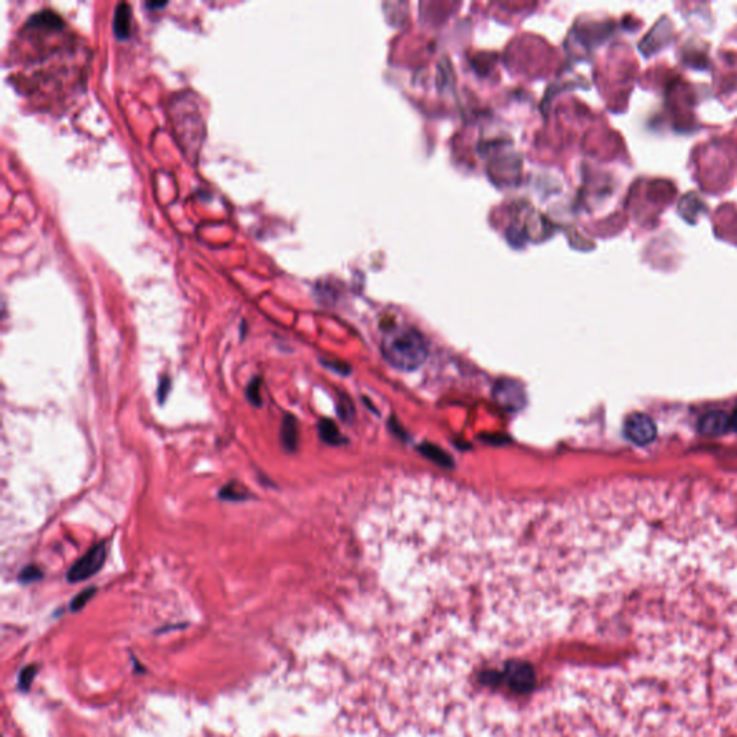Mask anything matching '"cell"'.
I'll use <instances>...</instances> for the list:
<instances>
[{
  "mask_svg": "<svg viewBox=\"0 0 737 737\" xmlns=\"http://www.w3.org/2000/svg\"><path fill=\"white\" fill-rule=\"evenodd\" d=\"M105 557H107L105 542H101V543L93 546L71 566V569L67 573L68 582L78 583V582H82L85 579L97 575L100 572V569L104 566Z\"/></svg>",
  "mask_w": 737,
  "mask_h": 737,
  "instance_id": "obj_2",
  "label": "cell"
},
{
  "mask_svg": "<svg viewBox=\"0 0 737 737\" xmlns=\"http://www.w3.org/2000/svg\"><path fill=\"white\" fill-rule=\"evenodd\" d=\"M729 423H730V419H727V416L724 413L712 412L702 419L700 429L704 433H707V435H717V433H721L727 428Z\"/></svg>",
  "mask_w": 737,
  "mask_h": 737,
  "instance_id": "obj_6",
  "label": "cell"
},
{
  "mask_svg": "<svg viewBox=\"0 0 737 737\" xmlns=\"http://www.w3.org/2000/svg\"><path fill=\"white\" fill-rule=\"evenodd\" d=\"M36 674V668L35 667H26L22 673H21V677H19V685L21 688L26 690L29 688L30 682H32V678L35 677Z\"/></svg>",
  "mask_w": 737,
  "mask_h": 737,
  "instance_id": "obj_13",
  "label": "cell"
},
{
  "mask_svg": "<svg viewBox=\"0 0 737 737\" xmlns=\"http://www.w3.org/2000/svg\"><path fill=\"white\" fill-rule=\"evenodd\" d=\"M171 389V380L168 376H163L160 379V383H159V387H157V398H159V402L160 404H164L168 392Z\"/></svg>",
  "mask_w": 737,
  "mask_h": 737,
  "instance_id": "obj_11",
  "label": "cell"
},
{
  "mask_svg": "<svg viewBox=\"0 0 737 737\" xmlns=\"http://www.w3.org/2000/svg\"><path fill=\"white\" fill-rule=\"evenodd\" d=\"M132 32V8L128 4H118L114 13V33L118 39H125Z\"/></svg>",
  "mask_w": 737,
  "mask_h": 737,
  "instance_id": "obj_4",
  "label": "cell"
},
{
  "mask_svg": "<svg viewBox=\"0 0 737 737\" xmlns=\"http://www.w3.org/2000/svg\"><path fill=\"white\" fill-rule=\"evenodd\" d=\"M218 497L224 501H245L248 498H251V494L248 493V490L241 486L239 483L236 481H231L228 484H225L219 493H218Z\"/></svg>",
  "mask_w": 737,
  "mask_h": 737,
  "instance_id": "obj_7",
  "label": "cell"
},
{
  "mask_svg": "<svg viewBox=\"0 0 737 737\" xmlns=\"http://www.w3.org/2000/svg\"><path fill=\"white\" fill-rule=\"evenodd\" d=\"M42 578H43L42 571L38 566H33V565H29V566L23 568L21 571L19 576H18L21 583H32V582H36V581H39Z\"/></svg>",
  "mask_w": 737,
  "mask_h": 737,
  "instance_id": "obj_10",
  "label": "cell"
},
{
  "mask_svg": "<svg viewBox=\"0 0 737 737\" xmlns=\"http://www.w3.org/2000/svg\"><path fill=\"white\" fill-rule=\"evenodd\" d=\"M320 432H321V437L327 441V442H333L334 441V437L337 435V430L334 428V425L328 421H323L320 423Z\"/></svg>",
  "mask_w": 737,
  "mask_h": 737,
  "instance_id": "obj_12",
  "label": "cell"
},
{
  "mask_svg": "<svg viewBox=\"0 0 737 737\" xmlns=\"http://www.w3.org/2000/svg\"><path fill=\"white\" fill-rule=\"evenodd\" d=\"M281 444L282 447L292 452L297 450V444H298V428H297V422H295V418L291 416V415H287L282 421V426H281Z\"/></svg>",
  "mask_w": 737,
  "mask_h": 737,
  "instance_id": "obj_5",
  "label": "cell"
},
{
  "mask_svg": "<svg viewBox=\"0 0 737 737\" xmlns=\"http://www.w3.org/2000/svg\"><path fill=\"white\" fill-rule=\"evenodd\" d=\"M245 396L248 399V402L253 406H261L263 405V398H261V379L259 377H253L251 379V382L248 383L246 389H245Z\"/></svg>",
  "mask_w": 737,
  "mask_h": 737,
  "instance_id": "obj_8",
  "label": "cell"
},
{
  "mask_svg": "<svg viewBox=\"0 0 737 737\" xmlns=\"http://www.w3.org/2000/svg\"><path fill=\"white\" fill-rule=\"evenodd\" d=\"M96 590H97L96 588H88V589H84L82 592H79L71 602V610L74 612L82 610L84 606L86 605V602H88L96 595Z\"/></svg>",
  "mask_w": 737,
  "mask_h": 737,
  "instance_id": "obj_9",
  "label": "cell"
},
{
  "mask_svg": "<svg viewBox=\"0 0 737 737\" xmlns=\"http://www.w3.org/2000/svg\"><path fill=\"white\" fill-rule=\"evenodd\" d=\"M386 360L401 370H413L426 359V344L413 328H398L383 340Z\"/></svg>",
  "mask_w": 737,
  "mask_h": 737,
  "instance_id": "obj_1",
  "label": "cell"
},
{
  "mask_svg": "<svg viewBox=\"0 0 737 737\" xmlns=\"http://www.w3.org/2000/svg\"><path fill=\"white\" fill-rule=\"evenodd\" d=\"M625 433L632 442H635L638 445H644L654 440L656 426H654L653 421L648 416L635 413L631 418H628V421L625 423Z\"/></svg>",
  "mask_w": 737,
  "mask_h": 737,
  "instance_id": "obj_3",
  "label": "cell"
},
{
  "mask_svg": "<svg viewBox=\"0 0 737 737\" xmlns=\"http://www.w3.org/2000/svg\"><path fill=\"white\" fill-rule=\"evenodd\" d=\"M730 425L733 426V429L737 432V411L733 413L731 419H730Z\"/></svg>",
  "mask_w": 737,
  "mask_h": 737,
  "instance_id": "obj_14",
  "label": "cell"
}]
</instances>
